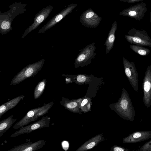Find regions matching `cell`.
<instances>
[{
    "instance_id": "6da1fadb",
    "label": "cell",
    "mask_w": 151,
    "mask_h": 151,
    "mask_svg": "<svg viewBox=\"0 0 151 151\" xmlns=\"http://www.w3.org/2000/svg\"><path fill=\"white\" fill-rule=\"evenodd\" d=\"M110 108L124 120L134 121L135 112L128 92L124 88L117 102L109 105Z\"/></svg>"
},
{
    "instance_id": "7a4b0ae2",
    "label": "cell",
    "mask_w": 151,
    "mask_h": 151,
    "mask_svg": "<svg viewBox=\"0 0 151 151\" xmlns=\"http://www.w3.org/2000/svg\"><path fill=\"white\" fill-rule=\"evenodd\" d=\"M26 4L21 2H15L9 6L7 12H0V33L2 35L9 32L12 29V22L18 15L24 13L26 10Z\"/></svg>"
},
{
    "instance_id": "3957f363",
    "label": "cell",
    "mask_w": 151,
    "mask_h": 151,
    "mask_svg": "<svg viewBox=\"0 0 151 151\" xmlns=\"http://www.w3.org/2000/svg\"><path fill=\"white\" fill-rule=\"evenodd\" d=\"M45 61V59L28 65L19 72L12 80L11 85L19 84L25 80L33 77L41 70Z\"/></svg>"
},
{
    "instance_id": "277c9868",
    "label": "cell",
    "mask_w": 151,
    "mask_h": 151,
    "mask_svg": "<svg viewBox=\"0 0 151 151\" xmlns=\"http://www.w3.org/2000/svg\"><path fill=\"white\" fill-rule=\"evenodd\" d=\"M94 45V42L92 43L81 50L75 60V68H83L91 63L92 59L96 56V54L94 52L96 49Z\"/></svg>"
},
{
    "instance_id": "5b68a950",
    "label": "cell",
    "mask_w": 151,
    "mask_h": 151,
    "mask_svg": "<svg viewBox=\"0 0 151 151\" xmlns=\"http://www.w3.org/2000/svg\"><path fill=\"white\" fill-rule=\"evenodd\" d=\"M128 35H125L127 41L133 45L151 47V38L144 31L130 30Z\"/></svg>"
},
{
    "instance_id": "8992f818",
    "label": "cell",
    "mask_w": 151,
    "mask_h": 151,
    "mask_svg": "<svg viewBox=\"0 0 151 151\" xmlns=\"http://www.w3.org/2000/svg\"><path fill=\"white\" fill-rule=\"evenodd\" d=\"M122 60L125 74L134 90L138 92L139 87L138 74L134 63L130 62L124 57Z\"/></svg>"
},
{
    "instance_id": "52a82bcc",
    "label": "cell",
    "mask_w": 151,
    "mask_h": 151,
    "mask_svg": "<svg viewBox=\"0 0 151 151\" xmlns=\"http://www.w3.org/2000/svg\"><path fill=\"white\" fill-rule=\"evenodd\" d=\"M50 118L46 116L42 117L39 120L19 128V129L15 132L10 136V137H15L20 135L28 134L37 129L50 126Z\"/></svg>"
},
{
    "instance_id": "ba28073f",
    "label": "cell",
    "mask_w": 151,
    "mask_h": 151,
    "mask_svg": "<svg viewBox=\"0 0 151 151\" xmlns=\"http://www.w3.org/2000/svg\"><path fill=\"white\" fill-rule=\"evenodd\" d=\"M102 17L99 16L91 8L84 12L81 15L79 21L86 27L93 28L96 27L100 23Z\"/></svg>"
},
{
    "instance_id": "9c48e42d",
    "label": "cell",
    "mask_w": 151,
    "mask_h": 151,
    "mask_svg": "<svg viewBox=\"0 0 151 151\" xmlns=\"http://www.w3.org/2000/svg\"><path fill=\"white\" fill-rule=\"evenodd\" d=\"M77 5L78 4H72L67 6L59 13L54 16L47 23L42 26L38 31V33H43L54 26L66 16L72 12V11Z\"/></svg>"
},
{
    "instance_id": "30bf717a",
    "label": "cell",
    "mask_w": 151,
    "mask_h": 151,
    "mask_svg": "<svg viewBox=\"0 0 151 151\" xmlns=\"http://www.w3.org/2000/svg\"><path fill=\"white\" fill-rule=\"evenodd\" d=\"M143 100L145 106H151V65H149L145 72L142 83Z\"/></svg>"
},
{
    "instance_id": "8fae6325",
    "label": "cell",
    "mask_w": 151,
    "mask_h": 151,
    "mask_svg": "<svg viewBox=\"0 0 151 151\" xmlns=\"http://www.w3.org/2000/svg\"><path fill=\"white\" fill-rule=\"evenodd\" d=\"M53 8V7L49 5L44 8L39 12L34 18L33 23L26 29L22 35L21 38L23 39L29 32L37 28L47 19Z\"/></svg>"
},
{
    "instance_id": "7c38bea8",
    "label": "cell",
    "mask_w": 151,
    "mask_h": 151,
    "mask_svg": "<svg viewBox=\"0 0 151 151\" xmlns=\"http://www.w3.org/2000/svg\"><path fill=\"white\" fill-rule=\"evenodd\" d=\"M151 138V131L134 132L123 139L124 143H133L142 142Z\"/></svg>"
},
{
    "instance_id": "4fadbf2b",
    "label": "cell",
    "mask_w": 151,
    "mask_h": 151,
    "mask_svg": "<svg viewBox=\"0 0 151 151\" xmlns=\"http://www.w3.org/2000/svg\"><path fill=\"white\" fill-rule=\"evenodd\" d=\"M82 98L70 100L63 97L60 104L65 109L71 112L82 114V112L80 108V105Z\"/></svg>"
},
{
    "instance_id": "5bb4252c",
    "label": "cell",
    "mask_w": 151,
    "mask_h": 151,
    "mask_svg": "<svg viewBox=\"0 0 151 151\" xmlns=\"http://www.w3.org/2000/svg\"><path fill=\"white\" fill-rule=\"evenodd\" d=\"M45 142L43 139L34 142H28L17 145L7 151H34L42 148Z\"/></svg>"
},
{
    "instance_id": "9a60e30c",
    "label": "cell",
    "mask_w": 151,
    "mask_h": 151,
    "mask_svg": "<svg viewBox=\"0 0 151 151\" xmlns=\"http://www.w3.org/2000/svg\"><path fill=\"white\" fill-rule=\"evenodd\" d=\"M49 104V103L47 104L44 103L43 105L41 106L33 109L29 111L22 119L14 125L13 129H17L27 125L30 122L31 119L37 113L45 108Z\"/></svg>"
},
{
    "instance_id": "2e32d148",
    "label": "cell",
    "mask_w": 151,
    "mask_h": 151,
    "mask_svg": "<svg viewBox=\"0 0 151 151\" xmlns=\"http://www.w3.org/2000/svg\"><path fill=\"white\" fill-rule=\"evenodd\" d=\"M102 134H98L86 141L76 151H84L92 149L104 140Z\"/></svg>"
},
{
    "instance_id": "e0dca14e",
    "label": "cell",
    "mask_w": 151,
    "mask_h": 151,
    "mask_svg": "<svg viewBox=\"0 0 151 151\" xmlns=\"http://www.w3.org/2000/svg\"><path fill=\"white\" fill-rule=\"evenodd\" d=\"M24 97V95L19 96L1 105L0 106V118L7 111L16 106Z\"/></svg>"
},
{
    "instance_id": "ac0fdd59",
    "label": "cell",
    "mask_w": 151,
    "mask_h": 151,
    "mask_svg": "<svg viewBox=\"0 0 151 151\" xmlns=\"http://www.w3.org/2000/svg\"><path fill=\"white\" fill-rule=\"evenodd\" d=\"M117 24L116 21L113 22L111 28L108 34V37L105 43L106 47V51L107 54L113 48L115 40V33L117 29Z\"/></svg>"
},
{
    "instance_id": "d6986e66",
    "label": "cell",
    "mask_w": 151,
    "mask_h": 151,
    "mask_svg": "<svg viewBox=\"0 0 151 151\" xmlns=\"http://www.w3.org/2000/svg\"><path fill=\"white\" fill-rule=\"evenodd\" d=\"M69 76L73 82L79 85L88 84L95 78L94 76L83 74Z\"/></svg>"
},
{
    "instance_id": "ffe728a7",
    "label": "cell",
    "mask_w": 151,
    "mask_h": 151,
    "mask_svg": "<svg viewBox=\"0 0 151 151\" xmlns=\"http://www.w3.org/2000/svg\"><path fill=\"white\" fill-rule=\"evenodd\" d=\"M13 114L0 122V137L2 136L12 126L17 119L13 118Z\"/></svg>"
},
{
    "instance_id": "44dd1931",
    "label": "cell",
    "mask_w": 151,
    "mask_h": 151,
    "mask_svg": "<svg viewBox=\"0 0 151 151\" xmlns=\"http://www.w3.org/2000/svg\"><path fill=\"white\" fill-rule=\"evenodd\" d=\"M46 83V81L45 79H43L38 83L34 90L33 96L34 99H37L42 96L45 90Z\"/></svg>"
},
{
    "instance_id": "7402d4cb",
    "label": "cell",
    "mask_w": 151,
    "mask_h": 151,
    "mask_svg": "<svg viewBox=\"0 0 151 151\" xmlns=\"http://www.w3.org/2000/svg\"><path fill=\"white\" fill-rule=\"evenodd\" d=\"M130 48L136 53L142 56H146L150 52L147 48L142 46L136 45H130Z\"/></svg>"
},
{
    "instance_id": "603a6c76",
    "label": "cell",
    "mask_w": 151,
    "mask_h": 151,
    "mask_svg": "<svg viewBox=\"0 0 151 151\" xmlns=\"http://www.w3.org/2000/svg\"><path fill=\"white\" fill-rule=\"evenodd\" d=\"M91 104V99L90 98L86 96L83 98L80 105L82 111L86 113L90 111Z\"/></svg>"
},
{
    "instance_id": "cb8c5ba5",
    "label": "cell",
    "mask_w": 151,
    "mask_h": 151,
    "mask_svg": "<svg viewBox=\"0 0 151 151\" xmlns=\"http://www.w3.org/2000/svg\"><path fill=\"white\" fill-rule=\"evenodd\" d=\"M139 151H151V139L144 144L139 150Z\"/></svg>"
},
{
    "instance_id": "d4e9b609",
    "label": "cell",
    "mask_w": 151,
    "mask_h": 151,
    "mask_svg": "<svg viewBox=\"0 0 151 151\" xmlns=\"http://www.w3.org/2000/svg\"><path fill=\"white\" fill-rule=\"evenodd\" d=\"M110 151H129V150L124 147L114 145L112 146Z\"/></svg>"
},
{
    "instance_id": "484cf974",
    "label": "cell",
    "mask_w": 151,
    "mask_h": 151,
    "mask_svg": "<svg viewBox=\"0 0 151 151\" xmlns=\"http://www.w3.org/2000/svg\"><path fill=\"white\" fill-rule=\"evenodd\" d=\"M62 145L63 149L65 151H67L68 149L69 144L68 141H64L62 142Z\"/></svg>"
},
{
    "instance_id": "4316f807",
    "label": "cell",
    "mask_w": 151,
    "mask_h": 151,
    "mask_svg": "<svg viewBox=\"0 0 151 151\" xmlns=\"http://www.w3.org/2000/svg\"><path fill=\"white\" fill-rule=\"evenodd\" d=\"M73 81L72 80L71 78L70 77H68L65 78V83H72Z\"/></svg>"
},
{
    "instance_id": "83f0119b",
    "label": "cell",
    "mask_w": 151,
    "mask_h": 151,
    "mask_svg": "<svg viewBox=\"0 0 151 151\" xmlns=\"http://www.w3.org/2000/svg\"><path fill=\"white\" fill-rule=\"evenodd\" d=\"M136 14V13L134 11H130L129 13V14L131 16H134Z\"/></svg>"
}]
</instances>
